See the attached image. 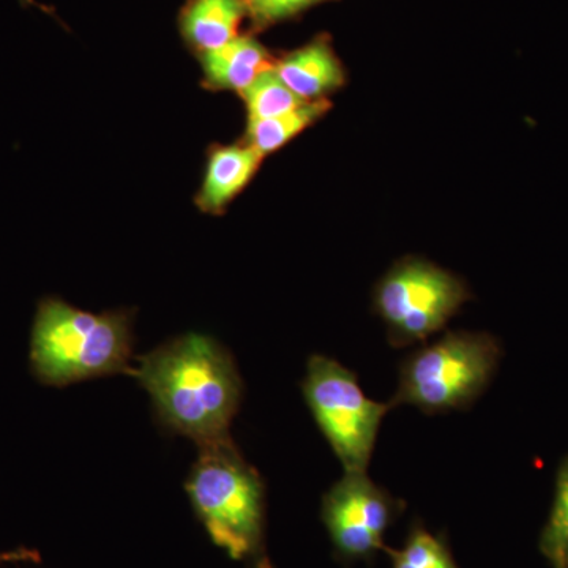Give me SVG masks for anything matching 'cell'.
Instances as JSON below:
<instances>
[{
  "instance_id": "2",
  "label": "cell",
  "mask_w": 568,
  "mask_h": 568,
  "mask_svg": "<svg viewBox=\"0 0 568 568\" xmlns=\"http://www.w3.org/2000/svg\"><path fill=\"white\" fill-rule=\"evenodd\" d=\"M132 317L126 312L95 315L59 298H44L32 328L31 361L37 377L67 386L92 377L130 373Z\"/></svg>"
},
{
  "instance_id": "11",
  "label": "cell",
  "mask_w": 568,
  "mask_h": 568,
  "mask_svg": "<svg viewBox=\"0 0 568 568\" xmlns=\"http://www.w3.org/2000/svg\"><path fill=\"white\" fill-rule=\"evenodd\" d=\"M245 17V0H192L182 14V33L204 54L237 39Z\"/></svg>"
},
{
  "instance_id": "3",
  "label": "cell",
  "mask_w": 568,
  "mask_h": 568,
  "mask_svg": "<svg viewBox=\"0 0 568 568\" xmlns=\"http://www.w3.org/2000/svg\"><path fill=\"white\" fill-rule=\"evenodd\" d=\"M186 493L216 547L235 560L268 567L264 556V481L230 436L201 444Z\"/></svg>"
},
{
  "instance_id": "16",
  "label": "cell",
  "mask_w": 568,
  "mask_h": 568,
  "mask_svg": "<svg viewBox=\"0 0 568 568\" xmlns=\"http://www.w3.org/2000/svg\"><path fill=\"white\" fill-rule=\"evenodd\" d=\"M324 2L331 0H245V6L254 24L257 28H267Z\"/></svg>"
},
{
  "instance_id": "10",
  "label": "cell",
  "mask_w": 568,
  "mask_h": 568,
  "mask_svg": "<svg viewBox=\"0 0 568 568\" xmlns=\"http://www.w3.org/2000/svg\"><path fill=\"white\" fill-rule=\"evenodd\" d=\"M200 61L205 88L237 93L275 67L274 59L260 41L241 36L222 48L204 52Z\"/></svg>"
},
{
  "instance_id": "5",
  "label": "cell",
  "mask_w": 568,
  "mask_h": 568,
  "mask_svg": "<svg viewBox=\"0 0 568 568\" xmlns=\"http://www.w3.org/2000/svg\"><path fill=\"white\" fill-rule=\"evenodd\" d=\"M302 392L345 473H366L390 403L368 398L355 373L320 354L306 364Z\"/></svg>"
},
{
  "instance_id": "17",
  "label": "cell",
  "mask_w": 568,
  "mask_h": 568,
  "mask_svg": "<svg viewBox=\"0 0 568 568\" xmlns=\"http://www.w3.org/2000/svg\"><path fill=\"white\" fill-rule=\"evenodd\" d=\"M33 559H37L36 552L28 551V549H20V551L3 552V555H0V564L14 562V560Z\"/></svg>"
},
{
  "instance_id": "1",
  "label": "cell",
  "mask_w": 568,
  "mask_h": 568,
  "mask_svg": "<svg viewBox=\"0 0 568 568\" xmlns=\"http://www.w3.org/2000/svg\"><path fill=\"white\" fill-rule=\"evenodd\" d=\"M132 375L168 428L200 446L227 437L241 406L242 379L233 357L215 339L179 336L141 357Z\"/></svg>"
},
{
  "instance_id": "15",
  "label": "cell",
  "mask_w": 568,
  "mask_h": 568,
  "mask_svg": "<svg viewBox=\"0 0 568 568\" xmlns=\"http://www.w3.org/2000/svg\"><path fill=\"white\" fill-rule=\"evenodd\" d=\"M392 568H459L446 541L414 525L402 549H387Z\"/></svg>"
},
{
  "instance_id": "9",
  "label": "cell",
  "mask_w": 568,
  "mask_h": 568,
  "mask_svg": "<svg viewBox=\"0 0 568 568\" xmlns=\"http://www.w3.org/2000/svg\"><path fill=\"white\" fill-rule=\"evenodd\" d=\"M275 71L284 84L304 102L327 99L328 93L345 85L346 71L334 48L317 39L275 62Z\"/></svg>"
},
{
  "instance_id": "14",
  "label": "cell",
  "mask_w": 568,
  "mask_h": 568,
  "mask_svg": "<svg viewBox=\"0 0 568 568\" xmlns=\"http://www.w3.org/2000/svg\"><path fill=\"white\" fill-rule=\"evenodd\" d=\"M246 108V118L248 121H264V119L275 118L284 112L293 111L295 108L304 104V100L297 95L278 77L275 67L272 70L261 74L253 84H250L241 93Z\"/></svg>"
},
{
  "instance_id": "6",
  "label": "cell",
  "mask_w": 568,
  "mask_h": 568,
  "mask_svg": "<svg viewBox=\"0 0 568 568\" xmlns=\"http://www.w3.org/2000/svg\"><path fill=\"white\" fill-rule=\"evenodd\" d=\"M469 298L457 275L420 257H405L377 282L373 305L386 324L388 343L405 347L446 327Z\"/></svg>"
},
{
  "instance_id": "8",
  "label": "cell",
  "mask_w": 568,
  "mask_h": 568,
  "mask_svg": "<svg viewBox=\"0 0 568 568\" xmlns=\"http://www.w3.org/2000/svg\"><path fill=\"white\" fill-rule=\"evenodd\" d=\"M264 156L246 145H213L209 151L203 183L196 194V205L209 215H222L254 175L260 171Z\"/></svg>"
},
{
  "instance_id": "13",
  "label": "cell",
  "mask_w": 568,
  "mask_h": 568,
  "mask_svg": "<svg viewBox=\"0 0 568 568\" xmlns=\"http://www.w3.org/2000/svg\"><path fill=\"white\" fill-rule=\"evenodd\" d=\"M540 551L552 568H568V457L556 474L555 499L541 530Z\"/></svg>"
},
{
  "instance_id": "7",
  "label": "cell",
  "mask_w": 568,
  "mask_h": 568,
  "mask_svg": "<svg viewBox=\"0 0 568 568\" xmlns=\"http://www.w3.org/2000/svg\"><path fill=\"white\" fill-rule=\"evenodd\" d=\"M405 504L366 473H345L324 495L321 517L339 558L366 560L386 548L384 536Z\"/></svg>"
},
{
  "instance_id": "4",
  "label": "cell",
  "mask_w": 568,
  "mask_h": 568,
  "mask_svg": "<svg viewBox=\"0 0 568 568\" xmlns=\"http://www.w3.org/2000/svg\"><path fill=\"white\" fill-rule=\"evenodd\" d=\"M503 347L485 332H448L399 365L392 407L414 406L426 416L467 409L495 377Z\"/></svg>"
},
{
  "instance_id": "12",
  "label": "cell",
  "mask_w": 568,
  "mask_h": 568,
  "mask_svg": "<svg viewBox=\"0 0 568 568\" xmlns=\"http://www.w3.org/2000/svg\"><path fill=\"white\" fill-rule=\"evenodd\" d=\"M331 108L332 103L328 102V99H321L315 102H305L295 110L275 115V118L246 122L245 138L242 142L265 159L271 153L278 152L284 145L290 144L306 129L315 125L331 111Z\"/></svg>"
}]
</instances>
